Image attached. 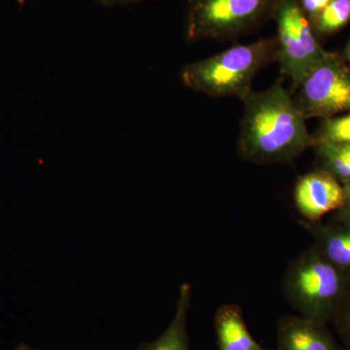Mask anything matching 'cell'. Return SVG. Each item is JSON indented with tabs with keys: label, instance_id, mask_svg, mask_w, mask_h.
<instances>
[{
	"label": "cell",
	"instance_id": "8",
	"mask_svg": "<svg viewBox=\"0 0 350 350\" xmlns=\"http://www.w3.org/2000/svg\"><path fill=\"white\" fill-rule=\"evenodd\" d=\"M276 350H345L327 324L300 315H284L276 328Z\"/></svg>",
	"mask_w": 350,
	"mask_h": 350
},
{
	"label": "cell",
	"instance_id": "10",
	"mask_svg": "<svg viewBox=\"0 0 350 350\" xmlns=\"http://www.w3.org/2000/svg\"><path fill=\"white\" fill-rule=\"evenodd\" d=\"M214 330L219 350H269L252 337L243 308L236 304L219 306L214 317Z\"/></svg>",
	"mask_w": 350,
	"mask_h": 350
},
{
	"label": "cell",
	"instance_id": "21",
	"mask_svg": "<svg viewBox=\"0 0 350 350\" xmlns=\"http://www.w3.org/2000/svg\"><path fill=\"white\" fill-rule=\"evenodd\" d=\"M16 3L19 4L20 6H24L25 0H13Z\"/></svg>",
	"mask_w": 350,
	"mask_h": 350
},
{
	"label": "cell",
	"instance_id": "19",
	"mask_svg": "<svg viewBox=\"0 0 350 350\" xmlns=\"http://www.w3.org/2000/svg\"><path fill=\"white\" fill-rule=\"evenodd\" d=\"M345 61L350 64V39L349 43H347V47H345L344 56Z\"/></svg>",
	"mask_w": 350,
	"mask_h": 350
},
{
	"label": "cell",
	"instance_id": "14",
	"mask_svg": "<svg viewBox=\"0 0 350 350\" xmlns=\"http://www.w3.org/2000/svg\"><path fill=\"white\" fill-rule=\"evenodd\" d=\"M313 137L315 144L319 142L350 144V113L324 119Z\"/></svg>",
	"mask_w": 350,
	"mask_h": 350
},
{
	"label": "cell",
	"instance_id": "2",
	"mask_svg": "<svg viewBox=\"0 0 350 350\" xmlns=\"http://www.w3.org/2000/svg\"><path fill=\"white\" fill-rule=\"evenodd\" d=\"M275 38L236 44L213 56L186 64L180 72L184 86L209 98L236 96L243 100L252 91V82L261 69L275 63Z\"/></svg>",
	"mask_w": 350,
	"mask_h": 350
},
{
	"label": "cell",
	"instance_id": "12",
	"mask_svg": "<svg viewBox=\"0 0 350 350\" xmlns=\"http://www.w3.org/2000/svg\"><path fill=\"white\" fill-rule=\"evenodd\" d=\"M313 149L319 169L330 172L342 184L350 180V144L319 142Z\"/></svg>",
	"mask_w": 350,
	"mask_h": 350
},
{
	"label": "cell",
	"instance_id": "7",
	"mask_svg": "<svg viewBox=\"0 0 350 350\" xmlns=\"http://www.w3.org/2000/svg\"><path fill=\"white\" fill-rule=\"evenodd\" d=\"M344 185L334 175L319 169L299 177L294 188V202L303 220L319 222L345 202Z\"/></svg>",
	"mask_w": 350,
	"mask_h": 350
},
{
	"label": "cell",
	"instance_id": "11",
	"mask_svg": "<svg viewBox=\"0 0 350 350\" xmlns=\"http://www.w3.org/2000/svg\"><path fill=\"white\" fill-rule=\"evenodd\" d=\"M192 300V287L183 283L179 288L174 317L160 337L144 342L137 350H191L188 335V313Z\"/></svg>",
	"mask_w": 350,
	"mask_h": 350
},
{
	"label": "cell",
	"instance_id": "17",
	"mask_svg": "<svg viewBox=\"0 0 350 350\" xmlns=\"http://www.w3.org/2000/svg\"><path fill=\"white\" fill-rule=\"evenodd\" d=\"M299 1L304 12L310 18V20H312L330 3L332 0H299Z\"/></svg>",
	"mask_w": 350,
	"mask_h": 350
},
{
	"label": "cell",
	"instance_id": "3",
	"mask_svg": "<svg viewBox=\"0 0 350 350\" xmlns=\"http://www.w3.org/2000/svg\"><path fill=\"white\" fill-rule=\"evenodd\" d=\"M349 285V276L314 245L289 262L282 280V293L298 315L327 325L333 322Z\"/></svg>",
	"mask_w": 350,
	"mask_h": 350
},
{
	"label": "cell",
	"instance_id": "18",
	"mask_svg": "<svg viewBox=\"0 0 350 350\" xmlns=\"http://www.w3.org/2000/svg\"><path fill=\"white\" fill-rule=\"evenodd\" d=\"M94 1L101 6L111 8V7L131 5V4L137 3L144 0H94Z\"/></svg>",
	"mask_w": 350,
	"mask_h": 350
},
{
	"label": "cell",
	"instance_id": "1",
	"mask_svg": "<svg viewBox=\"0 0 350 350\" xmlns=\"http://www.w3.org/2000/svg\"><path fill=\"white\" fill-rule=\"evenodd\" d=\"M238 138L239 159L255 165L293 163L315 145L293 94L280 81L243 98Z\"/></svg>",
	"mask_w": 350,
	"mask_h": 350
},
{
	"label": "cell",
	"instance_id": "6",
	"mask_svg": "<svg viewBox=\"0 0 350 350\" xmlns=\"http://www.w3.org/2000/svg\"><path fill=\"white\" fill-rule=\"evenodd\" d=\"M293 92L295 103L306 120L350 113V64L337 53L327 51Z\"/></svg>",
	"mask_w": 350,
	"mask_h": 350
},
{
	"label": "cell",
	"instance_id": "4",
	"mask_svg": "<svg viewBox=\"0 0 350 350\" xmlns=\"http://www.w3.org/2000/svg\"><path fill=\"white\" fill-rule=\"evenodd\" d=\"M276 0H186V42L232 40L273 19Z\"/></svg>",
	"mask_w": 350,
	"mask_h": 350
},
{
	"label": "cell",
	"instance_id": "13",
	"mask_svg": "<svg viewBox=\"0 0 350 350\" xmlns=\"http://www.w3.org/2000/svg\"><path fill=\"white\" fill-rule=\"evenodd\" d=\"M349 21L350 0H332L310 23L319 38L335 33L349 24Z\"/></svg>",
	"mask_w": 350,
	"mask_h": 350
},
{
	"label": "cell",
	"instance_id": "15",
	"mask_svg": "<svg viewBox=\"0 0 350 350\" xmlns=\"http://www.w3.org/2000/svg\"><path fill=\"white\" fill-rule=\"evenodd\" d=\"M342 347L350 350V285L338 306L333 322Z\"/></svg>",
	"mask_w": 350,
	"mask_h": 350
},
{
	"label": "cell",
	"instance_id": "5",
	"mask_svg": "<svg viewBox=\"0 0 350 350\" xmlns=\"http://www.w3.org/2000/svg\"><path fill=\"white\" fill-rule=\"evenodd\" d=\"M273 20L276 25V63L282 75L291 81L294 91L321 62L327 51L320 44L299 0H276Z\"/></svg>",
	"mask_w": 350,
	"mask_h": 350
},
{
	"label": "cell",
	"instance_id": "20",
	"mask_svg": "<svg viewBox=\"0 0 350 350\" xmlns=\"http://www.w3.org/2000/svg\"><path fill=\"white\" fill-rule=\"evenodd\" d=\"M14 350H39L38 349H34V347H29V345L25 344H20L15 347Z\"/></svg>",
	"mask_w": 350,
	"mask_h": 350
},
{
	"label": "cell",
	"instance_id": "16",
	"mask_svg": "<svg viewBox=\"0 0 350 350\" xmlns=\"http://www.w3.org/2000/svg\"><path fill=\"white\" fill-rule=\"evenodd\" d=\"M345 202L338 211L332 214V222L350 225V180L345 182Z\"/></svg>",
	"mask_w": 350,
	"mask_h": 350
},
{
	"label": "cell",
	"instance_id": "9",
	"mask_svg": "<svg viewBox=\"0 0 350 350\" xmlns=\"http://www.w3.org/2000/svg\"><path fill=\"white\" fill-rule=\"evenodd\" d=\"M300 225L312 236L319 252L350 278V225L305 220Z\"/></svg>",
	"mask_w": 350,
	"mask_h": 350
}]
</instances>
